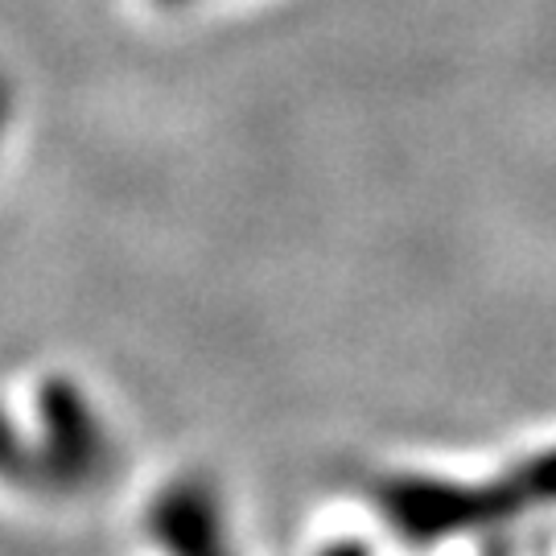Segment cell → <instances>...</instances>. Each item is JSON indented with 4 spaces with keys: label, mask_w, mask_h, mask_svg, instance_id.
Returning a JSON list of instances; mask_svg holds the SVG:
<instances>
[{
    "label": "cell",
    "mask_w": 556,
    "mask_h": 556,
    "mask_svg": "<svg viewBox=\"0 0 556 556\" xmlns=\"http://www.w3.org/2000/svg\"><path fill=\"white\" fill-rule=\"evenodd\" d=\"M9 108H13V87L0 75V137H4V124H9Z\"/></svg>",
    "instance_id": "obj_1"
},
{
    "label": "cell",
    "mask_w": 556,
    "mask_h": 556,
    "mask_svg": "<svg viewBox=\"0 0 556 556\" xmlns=\"http://www.w3.org/2000/svg\"><path fill=\"white\" fill-rule=\"evenodd\" d=\"M157 4H186V0H157Z\"/></svg>",
    "instance_id": "obj_2"
}]
</instances>
